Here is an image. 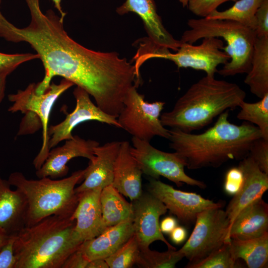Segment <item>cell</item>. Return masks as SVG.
<instances>
[{"label": "cell", "instance_id": "obj_8", "mask_svg": "<svg viewBox=\"0 0 268 268\" xmlns=\"http://www.w3.org/2000/svg\"><path fill=\"white\" fill-rule=\"evenodd\" d=\"M134 85L128 91L124 100V107L117 120L121 128L133 137L150 141L157 136L168 139L169 130L160 120L161 112L165 103L148 102Z\"/></svg>", "mask_w": 268, "mask_h": 268}, {"label": "cell", "instance_id": "obj_41", "mask_svg": "<svg viewBox=\"0 0 268 268\" xmlns=\"http://www.w3.org/2000/svg\"><path fill=\"white\" fill-rule=\"evenodd\" d=\"M86 268H109L105 259H96L90 261Z\"/></svg>", "mask_w": 268, "mask_h": 268}, {"label": "cell", "instance_id": "obj_36", "mask_svg": "<svg viewBox=\"0 0 268 268\" xmlns=\"http://www.w3.org/2000/svg\"><path fill=\"white\" fill-rule=\"evenodd\" d=\"M257 37H268V0H263L256 13Z\"/></svg>", "mask_w": 268, "mask_h": 268}, {"label": "cell", "instance_id": "obj_44", "mask_svg": "<svg viewBox=\"0 0 268 268\" xmlns=\"http://www.w3.org/2000/svg\"><path fill=\"white\" fill-rule=\"evenodd\" d=\"M10 236H8L3 231L0 230V250L7 243Z\"/></svg>", "mask_w": 268, "mask_h": 268}, {"label": "cell", "instance_id": "obj_18", "mask_svg": "<svg viewBox=\"0 0 268 268\" xmlns=\"http://www.w3.org/2000/svg\"><path fill=\"white\" fill-rule=\"evenodd\" d=\"M120 15L136 13L142 20L148 37L156 45L177 51L182 42L175 39L164 27L154 0H126L116 9Z\"/></svg>", "mask_w": 268, "mask_h": 268}, {"label": "cell", "instance_id": "obj_22", "mask_svg": "<svg viewBox=\"0 0 268 268\" xmlns=\"http://www.w3.org/2000/svg\"><path fill=\"white\" fill-rule=\"evenodd\" d=\"M134 233L132 217L106 228L100 234L83 242L79 249L90 261L113 254Z\"/></svg>", "mask_w": 268, "mask_h": 268}, {"label": "cell", "instance_id": "obj_32", "mask_svg": "<svg viewBox=\"0 0 268 268\" xmlns=\"http://www.w3.org/2000/svg\"><path fill=\"white\" fill-rule=\"evenodd\" d=\"M39 58L36 53L8 54L0 52V75H8L20 65Z\"/></svg>", "mask_w": 268, "mask_h": 268}, {"label": "cell", "instance_id": "obj_37", "mask_svg": "<svg viewBox=\"0 0 268 268\" xmlns=\"http://www.w3.org/2000/svg\"><path fill=\"white\" fill-rule=\"evenodd\" d=\"M15 236H11L0 250V268H15L16 263L13 249Z\"/></svg>", "mask_w": 268, "mask_h": 268}, {"label": "cell", "instance_id": "obj_1", "mask_svg": "<svg viewBox=\"0 0 268 268\" xmlns=\"http://www.w3.org/2000/svg\"><path fill=\"white\" fill-rule=\"evenodd\" d=\"M25 1L30 14L29 24L17 27L0 11V36L11 42H26L39 55L45 74L36 84V93L45 92L52 78L59 76L83 89L96 102L112 95L124 70V61L119 54L85 48L68 36L64 29V18L52 9L44 13L40 0Z\"/></svg>", "mask_w": 268, "mask_h": 268}, {"label": "cell", "instance_id": "obj_10", "mask_svg": "<svg viewBox=\"0 0 268 268\" xmlns=\"http://www.w3.org/2000/svg\"><path fill=\"white\" fill-rule=\"evenodd\" d=\"M132 142L130 152L142 174L155 179L164 177L178 187L185 183L201 189L206 187L203 182L194 179L185 173V162L175 152L161 151L153 147L150 141L134 137H132Z\"/></svg>", "mask_w": 268, "mask_h": 268}, {"label": "cell", "instance_id": "obj_31", "mask_svg": "<svg viewBox=\"0 0 268 268\" xmlns=\"http://www.w3.org/2000/svg\"><path fill=\"white\" fill-rule=\"evenodd\" d=\"M229 242L225 243L221 247L212 252L199 262L188 264L187 268H242L239 260L233 257Z\"/></svg>", "mask_w": 268, "mask_h": 268}, {"label": "cell", "instance_id": "obj_26", "mask_svg": "<svg viewBox=\"0 0 268 268\" xmlns=\"http://www.w3.org/2000/svg\"><path fill=\"white\" fill-rule=\"evenodd\" d=\"M100 202L106 228L132 217V203L128 202L112 184L102 189Z\"/></svg>", "mask_w": 268, "mask_h": 268}, {"label": "cell", "instance_id": "obj_17", "mask_svg": "<svg viewBox=\"0 0 268 268\" xmlns=\"http://www.w3.org/2000/svg\"><path fill=\"white\" fill-rule=\"evenodd\" d=\"M102 189L96 188L78 194V202L71 217L75 221L74 237L81 243L96 237L106 229L100 202Z\"/></svg>", "mask_w": 268, "mask_h": 268}, {"label": "cell", "instance_id": "obj_34", "mask_svg": "<svg viewBox=\"0 0 268 268\" xmlns=\"http://www.w3.org/2000/svg\"><path fill=\"white\" fill-rule=\"evenodd\" d=\"M249 156L263 172L268 174V140L262 137L256 140L252 145Z\"/></svg>", "mask_w": 268, "mask_h": 268}, {"label": "cell", "instance_id": "obj_13", "mask_svg": "<svg viewBox=\"0 0 268 268\" xmlns=\"http://www.w3.org/2000/svg\"><path fill=\"white\" fill-rule=\"evenodd\" d=\"M134 234L140 249L149 248L155 241H161L168 249H176L164 237L160 229V217L168 209L158 199L149 192L141 194L132 201Z\"/></svg>", "mask_w": 268, "mask_h": 268}, {"label": "cell", "instance_id": "obj_35", "mask_svg": "<svg viewBox=\"0 0 268 268\" xmlns=\"http://www.w3.org/2000/svg\"><path fill=\"white\" fill-rule=\"evenodd\" d=\"M244 181V174L239 166L229 168L224 177L223 188L225 192L228 195L235 196L241 189Z\"/></svg>", "mask_w": 268, "mask_h": 268}, {"label": "cell", "instance_id": "obj_28", "mask_svg": "<svg viewBox=\"0 0 268 268\" xmlns=\"http://www.w3.org/2000/svg\"><path fill=\"white\" fill-rule=\"evenodd\" d=\"M239 107L237 119L254 124L260 130L262 137L268 140V93L256 102L244 101Z\"/></svg>", "mask_w": 268, "mask_h": 268}, {"label": "cell", "instance_id": "obj_29", "mask_svg": "<svg viewBox=\"0 0 268 268\" xmlns=\"http://www.w3.org/2000/svg\"><path fill=\"white\" fill-rule=\"evenodd\" d=\"M183 258L176 249H168L167 251L159 252L146 248L140 249L136 265L141 268H173Z\"/></svg>", "mask_w": 268, "mask_h": 268}, {"label": "cell", "instance_id": "obj_27", "mask_svg": "<svg viewBox=\"0 0 268 268\" xmlns=\"http://www.w3.org/2000/svg\"><path fill=\"white\" fill-rule=\"evenodd\" d=\"M263 0H238L229 9L222 11L216 9L205 18L235 21L255 31L257 26L255 15Z\"/></svg>", "mask_w": 268, "mask_h": 268}, {"label": "cell", "instance_id": "obj_5", "mask_svg": "<svg viewBox=\"0 0 268 268\" xmlns=\"http://www.w3.org/2000/svg\"><path fill=\"white\" fill-rule=\"evenodd\" d=\"M85 172V169L79 170L60 180L50 177L31 180L20 172L11 173L9 184L21 191L27 200L26 226L53 215L71 216L79 200L75 187L83 180Z\"/></svg>", "mask_w": 268, "mask_h": 268}, {"label": "cell", "instance_id": "obj_39", "mask_svg": "<svg viewBox=\"0 0 268 268\" xmlns=\"http://www.w3.org/2000/svg\"><path fill=\"white\" fill-rule=\"evenodd\" d=\"M169 234L171 241L175 244L179 245L186 240L187 231L183 226H177Z\"/></svg>", "mask_w": 268, "mask_h": 268}, {"label": "cell", "instance_id": "obj_42", "mask_svg": "<svg viewBox=\"0 0 268 268\" xmlns=\"http://www.w3.org/2000/svg\"><path fill=\"white\" fill-rule=\"evenodd\" d=\"M7 76L6 75H0V103L4 96Z\"/></svg>", "mask_w": 268, "mask_h": 268}, {"label": "cell", "instance_id": "obj_4", "mask_svg": "<svg viewBox=\"0 0 268 268\" xmlns=\"http://www.w3.org/2000/svg\"><path fill=\"white\" fill-rule=\"evenodd\" d=\"M71 216L53 215L26 226L15 236V268H62L82 243L74 237Z\"/></svg>", "mask_w": 268, "mask_h": 268}, {"label": "cell", "instance_id": "obj_3", "mask_svg": "<svg viewBox=\"0 0 268 268\" xmlns=\"http://www.w3.org/2000/svg\"><path fill=\"white\" fill-rule=\"evenodd\" d=\"M246 95L237 84L206 75L188 89L171 110L161 113L160 120L164 127L191 133L239 107Z\"/></svg>", "mask_w": 268, "mask_h": 268}, {"label": "cell", "instance_id": "obj_16", "mask_svg": "<svg viewBox=\"0 0 268 268\" xmlns=\"http://www.w3.org/2000/svg\"><path fill=\"white\" fill-rule=\"evenodd\" d=\"M238 166L243 171L244 181L241 189L233 196L225 210L229 220V229L239 212L262 198L268 189V174L263 172L251 157L248 155L240 160Z\"/></svg>", "mask_w": 268, "mask_h": 268}, {"label": "cell", "instance_id": "obj_20", "mask_svg": "<svg viewBox=\"0 0 268 268\" xmlns=\"http://www.w3.org/2000/svg\"><path fill=\"white\" fill-rule=\"evenodd\" d=\"M7 180L0 176V230L15 235L26 226L27 201L23 194L13 190Z\"/></svg>", "mask_w": 268, "mask_h": 268}, {"label": "cell", "instance_id": "obj_38", "mask_svg": "<svg viewBox=\"0 0 268 268\" xmlns=\"http://www.w3.org/2000/svg\"><path fill=\"white\" fill-rule=\"evenodd\" d=\"M89 262L78 248L67 258L62 268H86Z\"/></svg>", "mask_w": 268, "mask_h": 268}, {"label": "cell", "instance_id": "obj_12", "mask_svg": "<svg viewBox=\"0 0 268 268\" xmlns=\"http://www.w3.org/2000/svg\"><path fill=\"white\" fill-rule=\"evenodd\" d=\"M76 100L74 110L56 125L48 128L49 148L56 147L61 141L71 138L72 131L79 124L88 121H97L121 128L117 118L108 115L95 105L89 94L83 89L76 86L73 92Z\"/></svg>", "mask_w": 268, "mask_h": 268}, {"label": "cell", "instance_id": "obj_7", "mask_svg": "<svg viewBox=\"0 0 268 268\" xmlns=\"http://www.w3.org/2000/svg\"><path fill=\"white\" fill-rule=\"evenodd\" d=\"M73 85L72 82L63 78L59 84L51 83L45 92L38 94L36 92V84L31 83L24 89L18 90L15 93L8 96V100L12 103L8 111H20L38 119L42 124V147L33 162L36 170L44 163L50 151L48 130L53 106L58 98Z\"/></svg>", "mask_w": 268, "mask_h": 268}, {"label": "cell", "instance_id": "obj_30", "mask_svg": "<svg viewBox=\"0 0 268 268\" xmlns=\"http://www.w3.org/2000/svg\"><path fill=\"white\" fill-rule=\"evenodd\" d=\"M140 248L134 234L113 254L105 259L109 268H131L138 260Z\"/></svg>", "mask_w": 268, "mask_h": 268}, {"label": "cell", "instance_id": "obj_40", "mask_svg": "<svg viewBox=\"0 0 268 268\" xmlns=\"http://www.w3.org/2000/svg\"><path fill=\"white\" fill-rule=\"evenodd\" d=\"M176 219L172 216H167L160 223V229L162 233L170 234L177 226Z\"/></svg>", "mask_w": 268, "mask_h": 268}, {"label": "cell", "instance_id": "obj_15", "mask_svg": "<svg viewBox=\"0 0 268 268\" xmlns=\"http://www.w3.org/2000/svg\"><path fill=\"white\" fill-rule=\"evenodd\" d=\"M100 145L99 142L92 139H85L78 135H73L66 140L62 146L50 150L41 167L36 172L39 178L50 177L52 179L62 178L68 171L67 163L78 157L92 159L95 155L94 148Z\"/></svg>", "mask_w": 268, "mask_h": 268}, {"label": "cell", "instance_id": "obj_11", "mask_svg": "<svg viewBox=\"0 0 268 268\" xmlns=\"http://www.w3.org/2000/svg\"><path fill=\"white\" fill-rule=\"evenodd\" d=\"M223 42L217 37H207L203 38L202 43L197 46L182 43L176 53L169 49L156 47L148 54V59L161 58L173 62L178 68L190 67L203 70L206 75L214 76L218 65H225L230 59V56L221 50Z\"/></svg>", "mask_w": 268, "mask_h": 268}, {"label": "cell", "instance_id": "obj_2", "mask_svg": "<svg viewBox=\"0 0 268 268\" xmlns=\"http://www.w3.org/2000/svg\"><path fill=\"white\" fill-rule=\"evenodd\" d=\"M228 116L229 110L224 112L212 127L201 134L171 128L169 147L191 170L218 168L229 160H241L249 155L254 141L262 137L261 133L248 122L240 125L231 123Z\"/></svg>", "mask_w": 268, "mask_h": 268}, {"label": "cell", "instance_id": "obj_6", "mask_svg": "<svg viewBox=\"0 0 268 268\" xmlns=\"http://www.w3.org/2000/svg\"><path fill=\"white\" fill-rule=\"evenodd\" d=\"M187 24L190 29L183 33L182 43L193 44L207 37H222L227 43L223 50L230 56V61L217 70L220 75L232 76L249 72L257 38L255 30L226 19H190Z\"/></svg>", "mask_w": 268, "mask_h": 268}, {"label": "cell", "instance_id": "obj_43", "mask_svg": "<svg viewBox=\"0 0 268 268\" xmlns=\"http://www.w3.org/2000/svg\"><path fill=\"white\" fill-rule=\"evenodd\" d=\"M54 4L55 8L58 10L60 14H61V16L62 18H65V17L66 15V13L64 12L63 10L62 7V0H51Z\"/></svg>", "mask_w": 268, "mask_h": 268}, {"label": "cell", "instance_id": "obj_33", "mask_svg": "<svg viewBox=\"0 0 268 268\" xmlns=\"http://www.w3.org/2000/svg\"><path fill=\"white\" fill-rule=\"evenodd\" d=\"M183 6H188L189 9L195 15L202 18L206 17L216 9L221 4L228 1L238 0H178Z\"/></svg>", "mask_w": 268, "mask_h": 268}, {"label": "cell", "instance_id": "obj_21", "mask_svg": "<svg viewBox=\"0 0 268 268\" xmlns=\"http://www.w3.org/2000/svg\"><path fill=\"white\" fill-rule=\"evenodd\" d=\"M128 141H122L114 169L112 185L131 201L142 194V171L130 152Z\"/></svg>", "mask_w": 268, "mask_h": 268}, {"label": "cell", "instance_id": "obj_23", "mask_svg": "<svg viewBox=\"0 0 268 268\" xmlns=\"http://www.w3.org/2000/svg\"><path fill=\"white\" fill-rule=\"evenodd\" d=\"M268 205L261 198L242 209L233 220L227 239L241 240L261 237L268 232Z\"/></svg>", "mask_w": 268, "mask_h": 268}, {"label": "cell", "instance_id": "obj_19", "mask_svg": "<svg viewBox=\"0 0 268 268\" xmlns=\"http://www.w3.org/2000/svg\"><path fill=\"white\" fill-rule=\"evenodd\" d=\"M121 141H113L98 145L94 149V157L89 160L83 182L75 188L77 194L112 184L115 162Z\"/></svg>", "mask_w": 268, "mask_h": 268}, {"label": "cell", "instance_id": "obj_45", "mask_svg": "<svg viewBox=\"0 0 268 268\" xmlns=\"http://www.w3.org/2000/svg\"><path fill=\"white\" fill-rule=\"evenodd\" d=\"M0 2H1V0H0Z\"/></svg>", "mask_w": 268, "mask_h": 268}, {"label": "cell", "instance_id": "obj_14", "mask_svg": "<svg viewBox=\"0 0 268 268\" xmlns=\"http://www.w3.org/2000/svg\"><path fill=\"white\" fill-rule=\"evenodd\" d=\"M148 190L172 214L186 224L195 221L197 214L205 209L224 205L223 201L215 202L195 193L175 189L158 179L150 178Z\"/></svg>", "mask_w": 268, "mask_h": 268}, {"label": "cell", "instance_id": "obj_9", "mask_svg": "<svg viewBox=\"0 0 268 268\" xmlns=\"http://www.w3.org/2000/svg\"><path fill=\"white\" fill-rule=\"evenodd\" d=\"M229 220L222 207L205 209L199 213L190 237L179 251L189 260L188 264L200 262L225 243Z\"/></svg>", "mask_w": 268, "mask_h": 268}, {"label": "cell", "instance_id": "obj_25", "mask_svg": "<svg viewBox=\"0 0 268 268\" xmlns=\"http://www.w3.org/2000/svg\"><path fill=\"white\" fill-rule=\"evenodd\" d=\"M230 248L236 260H243L249 268H266L268 262V232L247 240L231 239Z\"/></svg>", "mask_w": 268, "mask_h": 268}, {"label": "cell", "instance_id": "obj_24", "mask_svg": "<svg viewBox=\"0 0 268 268\" xmlns=\"http://www.w3.org/2000/svg\"><path fill=\"white\" fill-rule=\"evenodd\" d=\"M244 83L260 98L268 93V37H257L251 68Z\"/></svg>", "mask_w": 268, "mask_h": 268}]
</instances>
